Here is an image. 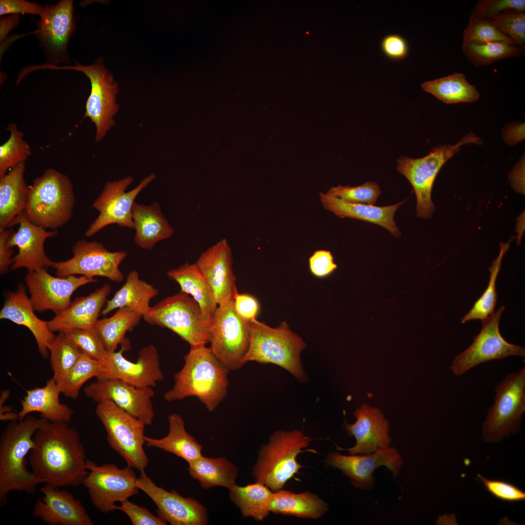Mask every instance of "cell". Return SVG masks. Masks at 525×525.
Wrapping results in <instances>:
<instances>
[{
  "instance_id": "681fc988",
  "label": "cell",
  "mask_w": 525,
  "mask_h": 525,
  "mask_svg": "<svg viewBox=\"0 0 525 525\" xmlns=\"http://www.w3.org/2000/svg\"><path fill=\"white\" fill-rule=\"evenodd\" d=\"M525 0H481L472 10V14L493 20L510 12L525 13Z\"/></svg>"
},
{
  "instance_id": "8d00e7d4",
  "label": "cell",
  "mask_w": 525,
  "mask_h": 525,
  "mask_svg": "<svg viewBox=\"0 0 525 525\" xmlns=\"http://www.w3.org/2000/svg\"><path fill=\"white\" fill-rule=\"evenodd\" d=\"M190 475L205 489L220 486L229 489L235 485L239 468L225 457L202 455L188 463Z\"/></svg>"
},
{
  "instance_id": "94428289",
  "label": "cell",
  "mask_w": 525,
  "mask_h": 525,
  "mask_svg": "<svg viewBox=\"0 0 525 525\" xmlns=\"http://www.w3.org/2000/svg\"><path fill=\"white\" fill-rule=\"evenodd\" d=\"M512 187L518 192L525 194V157L514 167L509 175Z\"/></svg>"
},
{
  "instance_id": "7402d4cb",
  "label": "cell",
  "mask_w": 525,
  "mask_h": 525,
  "mask_svg": "<svg viewBox=\"0 0 525 525\" xmlns=\"http://www.w3.org/2000/svg\"><path fill=\"white\" fill-rule=\"evenodd\" d=\"M353 415L356 421L352 424L345 422L344 426L347 435L355 438L356 443L348 448L337 446L338 450L347 451L349 455H366L391 446L389 421L380 409L363 404Z\"/></svg>"
},
{
  "instance_id": "7dc6e473",
  "label": "cell",
  "mask_w": 525,
  "mask_h": 525,
  "mask_svg": "<svg viewBox=\"0 0 525 525\" xmlns=\"http://www.w3.org/2000/svg\"><path fill=\"white\" fill-rule=\"evenodd\" d=\"M327 193L348 202L374 205L381 194V189L377 183L368 181L353 187L338 185L332 187Z\"/></svg>"
},
{
  "instance_id": "3957f363",
  "label": "cell",
  "mask_w": 525,
  "mask_h": 525,
  "mask_svg": "<svg viewBox=\"0 0 525 525\" xmlns=\"http://www.w3.org/2000/svg\"><path fill=\"white\" fill-rule=\"evenodd\" d=\"M48 421L27 416L10 422L0 437V506L12 491L34 494L43 481L27 467L26 457L34 446L36 432Z\"/></svg>"
},
{
  "instance_id": "7a4b0ae2",
  "label": "cell",
  "mask_w": 525,
  "mask_h": 525,
  "mask_svg": "<svg viewBox=\"0 0 525 525\" xmlns=\"http://www.w3.org/2000/svg\"><path fill=\"white\" fill-rule=\"evenodd\" d=\"M190 346L184 366L175 374L174 385L164 399L171 402L195 396L209 411H213L227 395L230 370L206 344Z\"/></svg>"
},
{
  "instance_id": "7bdbcfd3",
  "label": "cell",
  "mask_w": 525,
  "mask_h": 525,
  "mask_svg": "<svg viewBox=\"0 0 525 525\" xmlns=\"http://www.w3.org/2000/svg\"><path fill=\"white\" fill-rule=\"evenodd\" d=\"M523 51L517 45L502 42L462 44L465 56L477 67L488 65L502 59L518 57Z\"/></svg>"
},
{
  "instance_id": "b9f144b4",
  "label": "cell",
  "mask_w": 525,
  "mask_h": 525,
  "mask_svg": "<svg viewBox=\"0 0 525 525\" xmlns=\"http://www.w3.org/2000/svg\"><path fill=\"white\" fill-rule=\"evenodd\" d=\"M53 379L60 386L74 366L80 350L64 332H59L49 347Z\"/></svg>"
},
{
  "instance_id": "9f6ffc18",
  "label": "cell",
  "mask_w": 525,
  "mask_h": 525,
  "mask_svg": "<svg viewBox=\"0 0 525 525\" xmlns=\"http://www.w3.org/2000/svg\"><path fill=\"white\" fill-rule=\"evenodd\" d=\"M43 7L37 3L24 0H0V15L27 14L40 16Z\"/></svg>"
},
{
  "instance_id": "60d3db41",
  "label": "cell",
  "mask_w": 525,
  "mask_h": 525,
  "mask_svg": "<svg viewBox=\"0 0 525 525\" xmlns=\"http://www.w3.org/2000/svg\"><path fill=\"white\" fill-rule=\"evenodd\" d=\"M510 241V240L507 243H500L499 255L489 268L490 276L487 287L480 297L474 302L472 309L461 318L462 323L471 320L479 319L483 321L494 313L497 298L496 281L501 268L502 259L509 248Z\"/></svg>"
},
{
  "instance_id": "f907efd6",
  "label": "cell",
  "mask_w": 525,
  "mask_h": 525,
  "mask_svg": "<svg viewBox=\"0 0 525 525\" xmlns=\"http://www.w3.org/2000/svg\"><path fill=\"white\" fill-rule=\"evenodd\" d=\"M501 32L512 38L523 50L525 49V13L510 12L491 20Z\"/></svg>"
},
{
  "instance_id": "680465c9",
  "label": "cell",
  "mask_w": 525,
  "mask_h": 525,
  "mask_svg": "<svg viewBox=\"0 0 525 525\" xmlns=\"http://www.w3.org/2000/svg\"><path fill=\"white\" fill-rule=\"evenodd\" d=\"M11 228L0 231V274L3 275L8 272L13 261V246L10 244V238L14 232Z\"/></svg>"
},
{
  "instance_id": "cb8c5ba5",
  "label": "cell",
  "mask_w": 525,
  "mask_h": 525,
  "mask_svg": "<svg viewBox=\"0 0 525 525\" xmlns=\"http://www.w3.org/2000/svg\"><path fill=\"white\" fill-rule=\"evenodd\" d=\"M18 224V230L10 238L13 247L18 252L13 259L11 270L26 268L28 272L52 266L53 261L46 254L44 244L47 239L55 236L57 230L48 231L30 222L23 211L15 220L13 226Z\"/></svg>"
},
{
  "instance_id": "6da1fadb",
  "label": "cell",
  "mask_w": 525,
  "mask_h": 525,
  "mask_svg": "<svg viewBox=\"0 0 525 525\" xmlns=\"http://www.w3.org/2000/svg\"><path fill=\"white\" fill-rule=\"evenodd\" d=\"M78 431L64 422L48 421L34 437L28 457L32 471L45 485L59 488L83 484L88 472Z\"/></svg>"
},
{
  "instance_id": "816d5d0a",
  "label": "cell",
  "mask_w": 525,
  "mask_h": 525,
  "mask_svg": "<svg viewBox=\"0 0 525 525\" xmlns=\"http://www.w3.org/2000/svg\"><path fill=\"white\" fill-rule=\"evenodd\" d=\"M478 480L493 497L501 501L517 502L525 500V493L518 487L508 482L490 479L478 474Z\"/></svg>"
},
{
  "instance_id": "e575fe53",
  "label": "cell",
  "mask_w": 525,
  "mask_h": 525,
  "mask_svg": "<svg viewBox=\"0 0 525 525\" xmlns=\"http://www.w3.org/2000/svg\"><path fill=\"white\" fill-rule=\"evenodd\" d=\"M168 420L169 429L167 435L161 438L145 436L147 446L172 453L188 463L201 457L203 447L187 432L182 417L173 413L168 416Z\"/></svg>"
},
{
  "instance_id": "bcb514c9",
  "label": "cell",
  "mask_w": 525,
  "mask_h": 525,
  "mask_svg": "<svg viewBox=\"0 0 525 525\" xmlns=\"http://www.w3.org/2000/svg\"><path fill=\"white\" fill-rule=\"evenodd\" d=\"M491 42H506L517 45L512 38L497 29L491 20L471 14L468 24L463 32V42L483 43Z\"/></svg>"
},
{
  "instance_id": "836d02e7",
  "label": "cell",
  "mask_w": 525,
  "mask_h": 525,
  "mask_svg": "<svg viewBox=\"0 0 525 525\" xmlns=\"http://www.w3.org/2000/svg\"><path fill=\"white\" fill-rule=\"evenodd\" d=\"M269 510L277 514L316 519L329 510V506L319 496L311 492L295 493L282 489L273 492Z\"/></svg>"
},
{
  "instance_id": "44dd1931",
  "label": "cell",
  "mask_w": 525,
  "mask_h": 525,
  "mask_svg": "<svg viewBox=\"0 0 525 525\" xmlns=\"http://www.w3.org/2000/svg\"><path fill=\"white\" fill-rule=\"evenodd\" d=\"M137 486L155 503L158 516L167 523L172 525H206L208 523L207 509L199 501L157 486L145 472H140L137 478Z\"/></svg>"
},
{
  "instance_id": "d6986e66",
  "label": "cell",
  "mask_w": 525,
  "mask_h": 525,
  "mask_svg": "<svg viewBox=\"0 0 525 525\" xmlns=\"http://www.w3.org/2000/svg\"><path fill=\"white\" fill-rule=\"evenodd\" d=\"M127 345L123 344L118 351L108 352L102 361L103 370L97 380L119 379L138 387H154L164 378L159 355L156 347L149 345L142 348L136 362L125 358L123 352Z\"/></svg>"
},
{
  "instance_id": "ffe728a7",
  "label": "cell",
  "mask_w": 525,
  "mask_h": 525,
  "mask_svg": "<svg viewBox=\"0 0 525 525\" xmlns=\"http://www.w3.org/2000/svg\"><path fill=\"white\" fill-rule=\"evenodd\" d=\"M84 392L97 403L110 401L145 425L153 424L155 392L151 387H138L119 379L97 380L86 386Z\"/></svg>"
},
{
  "instance_id": "ab89813d",
  "label": "cell",
  "mask_w": 525,
  "mask_h": 525,
  "mask_svg": "<svg viewBox=\"0 0 525 525\" xmlns=\"http://www.w3.org/2000/svg\"><path fill=\"white\" fill-rule=\"evenodd\" d=\"M142 316L127 307L119 308L111 316L99 319L94 328L108 352L115 351L120 343L124 344V336L140 322Z\"/></svg>"
},
{
  "instance_id": "ee69618b",
  "label": "cell",
  "mask_w": 525,
  "mask_h": 525,
  "mask_svg": "<svg viewBox=\"0 0 525 525\" xmlns=\"http://www.w3.org/2000/svg\"><path fill=\"white\" fill-rule=\"evenodd\" d=\"M102 370V361L81 351L77 362L60 386L62 394L68 398L76 399L83 385L92 377H97Z\"/></svg>"
},
{
  "instance_id": "52a82bcc",
  "label": "cell",
  "mask_w": 525,
  "mask_h": 525,
  "mask_svg": "<svg viewBox=\"0 0 525 525\" xmlns=\"http://www.w3.org/2000/svg\"><path fill=\"white\" fill-rule=\"evenodd\" d=\"M143 318L151 325L170 330L190 346L209 342L213 317L205 315L193 298L182 291L151 307Z\"/></svg>"
},
{
  "instance_id": "4316f807",
  "label": "cell",
  "mask_w": 525,
  "mask_h": 525,
  "mask_svg": "<svg viewBox=\"0 0 525 525\" xmlns=\"http://www.w3.org/2000/svg\"><path fill=\"white\" fill-rule=\"evenodd\" d=\"M26 288L23 283H19L15 291L6 293L0 318L27 328L35 337L38 352L46 358L49 354L50 344L55 335L50 330L48 321L39 318L35 314Z\"/></svg>"
},
{
  "instance_id": "8992f818",
  "label": "cell",
  "mask_w": 525,
  "mask_h": 525,
  "mask_svg": "<svg viewBox=\"0 0 525 525\" xmlns=\"http://www.w3.org/2000/svg\"><path fill=\"white\" fill-rule=\"evenodd\" d=\"M312 441V438L298 429L274 432L258 452L252 471L255 482L263 484L273 492L282 489L303 467L297 459L298 455L305 452L316 453L306 449Z\"/></svg>"
},
{
  "instance_id": "5bb4252c",
  "label": "cell",
  "mask_w": 525,
  "mask_h": 525,
  "mask_svg": "<svg viewBox=\"0 0 525 525\" xmlns=\"http://www.w3.org/2000/svg\"><path fill=\"white\" fill-rule=\"evenodd\" d=\"M72 253L68 260L53 262L51 267L56 276H100L117 282L123 279L119 266L127 255L125 251H110L100 242L82 239L72 246Z\"/></svg>"
},
{
  "instance_id": "11a10c76",
  "label": "cell",
  "mask_w": 525,
  "mask_h": 525,
  "mask_svg": "<svg viewBox=\"0 0 525 525\" xmlns=\"http://www.w3.org/2000/svg\"><path fill=\"white\" fill-rule=\"evenodd\" d=\"M382 51L385 56L393 60H401L408 55L409 48L407 41L398 34L385 36L381 42Z\"/></svg>"
},
{
  "instance_id": "603a6c76",
  "label": "cell",
  "mask_w": 525,
  "mask_h": 525,
  "mask_svg": "<svg viewBox=\"0 0 525 525\" xmlns=\"http://www.w3.org/2000/svg\"><path fill=\"white\" fill-rule=\"evenodd\" d=\"M195 263L212 290L218 305L234 299L237 290L232 253L226 238L202 252Z\"/></svg>"
},
{
  "instance_id": "d590c367",
  "label": "cell",
  "mask_w": 525,
  "mask_h": 525,
  "mask_svg": "<svg viewBox=\"0 0 525 525\" xmlns=\"http://www.w3.org/2000/svg\"><path fill=\"white\" fill-rule=\"evenodd\" d=\"M167 275L179 285L181 291L192 297L205 315L213 317L218 304L212 290L195 263L187 262L170 269Z\"/></svg>"
},
{
  "instance_id": "4dcf8cb0",
  "label": "cell",
  "mask_w": 525,
  "mask_h": 525,
  "mask_svg": "<svg viewBox=\"0 0 525 525\" xmlns=\"http://www.w3.org/2000/svg\"><path fill=\"white\" fill-rule=\"evenodd\" d=\"M135 230L134 241L142 249L151 250L158 242L172 237L174 229L158 202L145 205L136 202L132 208Z\"/></svg>"
},
{
  "instance_id": "f6af8a7d",
  "label": "cell",
  "mask_w": 525,
  "mask_h": 525,
  "mask_svg": "<svg viewBox=\"0 0 525 525\" xmlns=\"http://www.w3.org/2000/svg\"><path fill=\"white\" fill-rule=\"evenodd\" d=\"M7 130L10 133L9 137L0 146V176L19 163L25 162L31 155L30 145L24 139V134L17 125L11 123Z\"/></svg>"
},
{
  "instance_id": "1f68e13d",
  "label": "cell",
  "mask_w": 525,
  "mask_h": 525,
  "mask_svg": "<svg viewBox=\"0 0 525 525\" xmlns=\"http://www.w3.org/2000/svg\"><path fill=\"white\" fill-rule=\"evenodd\" d=\"M25 169V162H22L0 176V231L13 226L24 211L29 191Z\"/></svg>"
},
{
  "instance_id": "c3c4849f",
  "label": "cell",
  "mask_w": 525,
  "mask_h": 525,
  "mask_svg": "<svg viewBox=\"0 0 525 525\" xmlns=\"http://www.w3.org/2000/svg\"><path fill=\"white\" fill-rule=\"evenodd\" d=\"M80 351L100 361L105 360L108 351L94 329H76L64 332Z\"/></svg>"
},
{
  "instance_id": "2e32d148",
  "label": "cell",
  "mask_w": 525,
  "mask_h": 525,
  "mask_svg": "<svg viewBox=\"0 0 525 525\" xmlns=\"http://www.w3.org/2000/svg\"><path fill=\"white\" fill-rule=\"evenodd\" d=\"M505 306L482 321V327L472 344L456 355L450 366L452 373L461 376L482 363L510 356L525 357V349L507 342L501 334L499 324Z\"/></svg>"
},
{
  "instance_id": "8fae6325",
  "label": "cell",
  "mask_w": 525,
  "mask_h": 525,
  "mask_svg": "<svg viewBox=\"0 0 525 525\" xmlns=\"http://www.w3.org/2000/svg\"><path fill=\"white\" fill-rule=\"evenodd\" d=\"M43 69L71 70L83 72L89 78L91 91L86 104L85 117L90 119L96 127L95 140H102L115 124L113 117L119 106L116 103L118 84L113 75L105 67L101 58L90 65L75 62L73 66L59 67L45 64Z\"/></svg>"
},
{
  "instance_id": "6f0895ef",
  "label": "cell",
  "mask_w": 525,
  "mask_h": 525,
  "mask_svg": "<svg viewBox=\"0 0 525 525\" xmlns=\"http://www.w3.org/2000/svg\"><path fill=\"white\" fill-rule=\"evenodd\" d=\"M233 302L236 312L243 319L248 321L256 319L260 306L255 297L249 294H239L237 292Z\"/></svg>"
},
{
  "instance_id": "4fadbf2b",
  "label": "cell",
  "mask_w": 525,
  "mask_h": 525,
  "mask_svg": "<svg viewBox=\"0 0 525 525\" xmlns=\"http://www.w3.org/2000/svg\"><path fill=\"white\" fill-rule=\"evenodd\" d=\"M86 467L89 472L83 484L93 505L103 513L113 512L116 502L121 503L139 493L138 477L130 466L119 468L113 463L98 465L88 459Z\"/></svg>"
},
{
  "instance_id": "ba28073f",
  "label": "cell",
  "mask_w": 525,
  "mask_h": 525,
  "mask_svg": "<svg viewBox=\"0 0 525 525\" xmlns=\"http://www.w3.org/2000/svg\"><path fill=\"white\" fill-rule=\"evenodd\" d=\"M481 142L480 138L471 132L454 145L434 147L423 158H413L401 156L397 159V171L408 180L415 191L419 217L430 218L435 211L431 192L435 178L444 164L457 153L462 145Z\"/></svg>"
},
{
  "instance_id": "e0dca14e",
  "label": "cell",
  "mask_w": 525,
  "mask_h": 525,
  "mask_svg": "<svg viewBox=\"0 0 525 525\" xmlns=\"http://www.w3.org/2000/svg\"><path fill=\"white\" fill-rule=\"evenodd\" d=\"M324 462L327 466L340 470L355 488L369 491L375 486L373 473L376 469L385 466L395 478L399 475L404 460L399 451L390 446L366 455H348L330 452Z\"/></svg>"
},
{
  "instance_id": "9a60e30c",
  "label": "cell",
  "mask_w": 525,
  "mask_h": 525,
  "mask_svg": "<svg viewBox=\"0 0 525 525\" xmlns=\"http://www.w3.org/2000/svg\"><path fill=\"white\" fill-rule=\"evenodd\" d=\"M156 178L154 173L144 177L140 184L130 191H125L132 183L133 178L127 176L117 181L107 182L101 194L92 204L99 212L96 219L85 233L90 237L105 227L117 224L122 227L134 228L132 208L140 192Z\"/></svg>"
},
{
  "instance_id": "f546056e",
  "label": "cell",
  "mask_w": 525,
  "mask_h": 525,
  "mask_svg": "<svg viewBox=\"0 0 525 525\" xmlns=\"http://www.w3.org/2000/svg\"><path fill=\"white\" fill-rule=\"evenodd\" d=\"M61 393L60 386L53 378L49 379L43 386L27 390L21 401L19 420H23L31 413L37 412L41 418L49 421L70 423L74 410L60 402L59 396Z\"/></svg>"
},
{
  "instance_id": "5b68a950",
  "label": "cell",
  "mask_w": 525,
  "mask_h": 525,
  "mask_svg": "<svg viewBox=\"0 0 525 525\" xmlns=\"http://www.w3.org/2000/svg\"><path fill=\"white\" fill-rule=\"evenodd\" d=\"M75 203L73 187L69 177L49 168L29 186L24 212L33 224L55 230L69 221Z\"/></svg>"
},
{
  "instance_id": "d6a6232c",
  "label": "cell",
  "mask_w": 525,
  "mask_h": 525,
  "mask_svg": "<svg viewBox=\"0 0 525 525\" xmlns=\"http://www.w3.org/2000/svg\"><path fill=\"white\" fill-rule=\"evenodd\" d=\"M158 293L153 285L140 279L136 270H132L123 286L111 299L107 300L101 315H105L116 309L127 307L143 317L151 308V300Z\"/></svg>"
},
{
  "instance_id": "ac0fdd59",
  "label": "cell",
  "mask_w": 525,
  "mask_h": 525,
  "mask_svg": "<svg viewBox=\"0 0 525 525\" xmlns=\"http://www.w3.org/2000/svg\"><path fill=\"white\" fill-rule=\"evenodd\" d=\"M96 281L94 278L84 276H53L45 268L28 271L25 277L34 310L39 313L51 310L55 314L70 305L71 297L78 288Z\"/></svg>"
},
{
  "instance_id": "d4e9b609",
  "label": "cell",
  "mask_w": 525,
  "mask_h": 525,
  "mask_svg": "<svg viewBox=\"0 0 525 525\" xmlns=\"http://www.w3.org/2000/svg\"><path fill=\"white\" fill-rule=\"evenodd\" d=\"M43 494L32 511L33 516L48 525H92L93 522L79 499L69 491L45 485Z\"/></svg>"
},
{
  "instance_id": "f35d334b",
  "label": "cell",
  "mask_w": 525,
  "mask_h": 525,
  "mask_svg": "<svg viewBox=\"0 0 525 525\" xmlns=\"http://www.w3.org/2000/svg\"><path fill=\"white\" fill-rule=\"evenodd\" d=\"M421 86L425 91L448 104L473 102L480 96L475 87L467 81L465 75L459 72L424 82Z\"/></svg>"
},
{
  "instance_id": "83f0119b",
  "label": "cell",
  "mask_w": 525,
  "mask_h": 525,
  "mask_svg": "<svg viewBox=\"0 0 525 525\" xmlns=\"http://www.w3.org/2000/svg\"><path fill=\"white\" fill-rule=\"evenodd\" d=\"M111 288L106 283L86 296L78 297L64 310L48 321L52 332L94 328L105 307Z\"/></svg>"
},
{
  "instance_id": "9c48e42d",
  "label": "cell",
  "mask_w": 525,
  "mask_h": 525,
  "mask_svg": "<svg viewBox=\"0 0 525 525\" xmlns=\"http://www.w3.org/2000/svg\"><path fill=\"white\" fill-rule=\"evenodd\" d=\"M494 404L482 426V438L496 442L517 433L525 412V368L510 373L494 387Z\"/></svg>"
},
{
  "instance_id": "be15d7a7",
  "label": "cell",
  "mask_w": 525,
  "mask_h": 525,
  "mask_svg": "<svg viewBox=\"0 0 525 525\" xmlns=\"http://www.w3.org/2000/svg\"><path fill=\"white\" fill-rule=\"evenodd\" d=\"M525 230V213H522L518 218L516 223V231L518 233L517 244H520Z\"/></svg>"
},
{
  "instance_id": "f5cc1de1",
  "label": "cell",
  "mask_w": 525,
  "mask_h": 525,
  "mask_svg": "<svg viewBox=\"0 0 525 525\" xmlns=\"http://www.w3.org/2000/svg\"><path fill=\"white\" fill-rule=\"evenodd\" d=\"M116 510L125 513L133 525H165L167 522L155 516L146 508L129 501L128 499L116 506Z\"/></svg>"
},
{
  "instance_id": "74e56055",
  "label": "cell",
  "mask_w": 525,
  "mask_h": 525,
  "mask_svg": "<svg viewBox=\"0 0 525 525\" xmlns=\"http://www.w3.org/2000/svg\"><path fill=\"white\" fill-rule=\"evenodd\" d=\"M228 490L230 500L239 508L244 518L262 521L269 515L273 491L266 485L256 482L245 486L236 484Z\"/></svg>"
},
{
  "instance_id": "db71d44e",
  "label": "cell",
  "mask_w": 525,
  "mask_h": 525,
  "mask_svg": "<svg viewBox=\"0 0 525 525\" xmlns=\"http://www.w3.org/2000/svg\"><path fill=\"white\" fill-rule=\"evenodd\" d=\"M309 268L312 274L318 278H323L332 273L337 268L330 251L318 250L309 259Z\"/></svg>"
},
{
  "instance_id": "7c38bea8",
  "label": "cell",
  "mask_w": 525,
  "mask_h": 525,
  "mask_svg": "<svg viewBox=\"0 0 525 525\" xmlns=\"http://www.w3.org/2000/svg\"><path fill=\"white\" fill-rule=\"evenodd\" d=\"M247 321L236 312L233 299L218 305L210 330V349L229 370L244 365L243 359L249 345Z\"/></svg>"
},
{
  "instance_id": "6125c7cd",
  "label": "cell",
  "mask_w": 525,
  "mask_h": 525,
  "mask_svg": "<svg viewBox=\"0 0 525 525\" xmlns=\"http://www.w3.org/2000/svg\"><path fill=\"white\" fill-rule=\"evenodd\" d=\"M19 21V17L17 15H11L7 17H2L0 19V41H3L8 33L15 27Z\"/></svg>"
},
{
  "instance_id": "30bf717a",
  "label": "cell",
  "mask_w": 525,
  "mask_h": 525,
  "mask_svg": "<svg viewBox=\"0 0 525 525\" xmlns=\"http://www.w3.org/2000/svg\"><path fill=\"white\" fill-rule=\"evenodd\" d=\"M95 412L105 429L110 447L128 466L144 472L149 461L143 448L145 424L110 401L98 403Z\"/></svg>"
},
{
  "instance_id": "277c9868",
  "label": "cell",
  "mask_w": 525,
  "mask_h": 525,
  "mask_svg": "<svg viewBox=\"0 0 525 525\" xmlns=\"http://www.w3.org/2000/svg\"><path fill=\"white\" fill-rule=\"evenodd\" d=\"M249 334L248 351L244 365L250 361L273 364L289 372L298 381L305 383L308 378L300 360L306 345L301 337L283 322L272 328L256 319L247 322Z\"/></svg>"
},
{
  "instance_id": "f1b7e54d",
  "label": "cell",
  "mask_w": 525,
  "mask_h": 525,
  "mask_svg": "<svg viewBox=\"0 0 525 525\" xmlns=\"http://www.w3.org/2000/svg\"><path fill=\"white\" fill-rule=\"evenodd\" d=\"M319 196L324 208L338 217L373 223L385 228L396 237L401 235L394 217L395 212L404 201L392 205L378 207L348 202L327 193H320Z\"/></svg>"
},
{
  "instance_id": "91938a15",
  "label": "cell",
  "mask_w": 525,
  "mask_h": 525,
  "mask_svg": "<svg viewBox=\"0 0 525 525\" xmlns=\"http://www.w3.org/2000/svg\"><path fill=\"white\" fill-rule=\"evenodd\" d=\"M502 135L505 141L510 145H514L525 139V123H512L504 128Z\"/></svg>"
},
{
  "instance_id": "484cf974",
  "label": "cell",
  "mask_w": 525,
  "mask_h": 525,
  "mask_svg": "<svg viewBox=\"0 0 525 525\" xmlns=\"http://www.w3.org/2000/svg\"><path fill=\"white\" fill-rule=\"evenodd\" d=\"M73 1L63 0L43 7L36 34L50 54L57 60L67 53L75 29Z\"/></svg>"
}]
</instances>
